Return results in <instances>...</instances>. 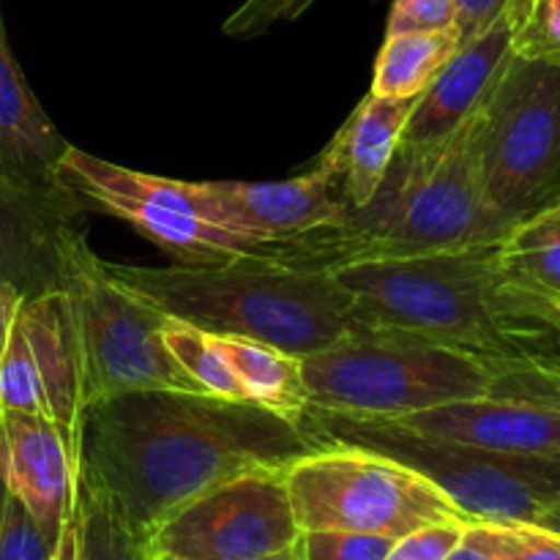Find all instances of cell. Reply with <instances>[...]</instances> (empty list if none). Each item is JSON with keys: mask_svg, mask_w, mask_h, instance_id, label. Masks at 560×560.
<instances>
[{"mask_svg": "<svg viewBox=\"0 0 560 560\" xmlns=\"http://www.w3.org/2000/svg\"><path fill=\"white\" fill-rule=\"evenodd\" d=\"M326 438L252 399L135 392L85 408L80 487L142 541L175 512L246 474L288 470Z\"/></svg>", "mask_w": 560, "mask_h": 560, "instance_id": "obj_1", "label": "cell"}, {"mask_svg": "<svg viewBox=\"0 0 560 560\" xmlns=\"http://www.w3.org/2000/svg\"><path fill=\"white\" fill-rule=\"evenodd\" d=\"M498 244L334 268L364 328L416 334L509 370H560V306L514 282Z\"/></svg>", "mask_w": 560, "mask_h": 560, "instance_id": "obj_2", "label": "cell"}, {"mask_svg": "<svg viewBox=\"0 0 560 560\" xmlns=\"http://www.w3.org/2000/svg\"><path fill=\"white\" fill-rule=\"evenodd\" d=\"M485 107L452 135L432 142H399L370 202L350 208L337 228L290 244H271L266 260L301 271H328L366 260L492 246L514 228L490 208L481 180Z\"/></svg>", "mask_w": 560, "mask_h": 560, "instance_id": "obj_3", "label": "cell"}, {"mask_svg": "<svg viewBox=\"0 0 560 560\" xmlns=\"http://www.w3.org/2000/svg\"><path fill=\"white\" fill-rule=\"evenodd\" d=\"M109 277L162 315L217 337H244L304 359L366 331L355 299L328 271H301L266 257L217 266H120Z\"/></svg>", "mask_w": 560, "mask_h": 560, "instance_id": "obj_4", "label": "cell"}, {"mask_svg": "<svg viewBox=\"0 0 560 560\" xmlns=\"http://www.w3.org/2000/svg\"><path fill=\"white\" fill-rule=\"evenodd\" d=\"M509 366L388 328H366L301 359L312 410L394 421L492 397Z\"/></svg>", "mask_w": 560, "mask_h": 560, "instance_id": "obj_5", "label": "cell"}, {"mask_svg": "<svg viewBox=\"0 0 560 560\" xmlns=\"http://www.w3.org/2000/svg\"><path fill=\"white\" fill-rule=\"evenodd\" d=\"M328 443L370 448L419 470L470 523L534 525L560 536V454H501L421 438L375 419L310 410Z\"/></svg>", "mask_w": 560, "mask_h": 560, "instance_id": "obj_6", "label": "cell"}, {"mask_svg": "<svg viewBox=\"0 0 560 560\" xmlns=\"http://www.w3.org/2000/svg\"><path fill=\"white\" fill-rule=\"evenodd\" d=\"M295 523L304 530H355L402 539L441 523H470L427 476L399 459L326 443L284 470Z\"/></svg>", "mask_w": 560, "mask_h": 560, "instance_id": "obj_7", "label": "cell"}, {"mask_svg": "<svg viewBox=\"0 0 560 560\" xmlns=\"http://www.w3.org/2000/svg\"><path fill=\"white\" fill-rule=\"evenodd\" d=\"M55 180L85 211H102L156 244L175 266L260 257L266 246L213 222L200 184L162 178L85 153L69 145L55 167Z\"/></svg>", "mask_w": 560, "mask_h": 560, "instance_id": "obj_8", "label": "cell"}, {"mask_svg": "<svg viewBox=\"0 0 560 560\" xmlns=\"http://www.w3.org/2000/svg\"><path fill=\"white\" fill-rule=\"evenodd\" d=\"M481 180L509 224L560 200V66L514 55L485 104Z\"/></svg>", "mask_w": 560, "mask_h": 560, "instance_id": "obj_9", "label": "cell"}, {"mask_svg": "<svg viewBox=\"0 0 560 560\" xmlns=\"http://www.w3.org/2000/svg\"><path fill=\"white\" fill-rule=\"evenodd\" d=\"M82 353L85 408L135 392L206 394L164 345L167 315L115 282L93 255L66 290Z\"/></svg>", "mask_w": 560, "mask_h": 560, "instance_id": "obj_10", "label": "cell"}, {"mask_svg": "<svg viewBox=\"0 0 560 560\" xmlns=\"http://www.w3.org/2000/svg\"><path fill=\"white\" fill-rule=\"evenodd\" d=\"M301 536L284 470L246 474L186 503L145 541L184 560H257Z\"/></svg>", "mask_w": 560, "mask_h": 560, "instance_id": "obj_11", "label": "cell"}, {"mask_svg": "<svg viewBox=\"0 0 560 560\" xmlns=\"http://www.w3.org/2000/svg\"><path fill=\"white\" fill-rule=\"evenodd\" d=\"M0 408L47 416L80 459L85 388L69 293L22 301L0 359Z\"/></svg>", "mask_w": 560, "mask_h": 560, "instance_id": "obj_12", "label": "cell"}, {"mask_svg": "<svg viewBox=\"0 0 560 560\" xmlns=\"http://www.w3.org/2000/svg\"><path fill=\"white\" fill-rule=\"evenodd\" d=\"M85 208L58 184H25L0 173V282L22 299L66 293L93 257Z\"/></svg>", "mask_w": 560, "mask_h": 560, "instance_id": "obj_13", "label": "cell"}, {"mask_svg": "<svg viewBox=\"0 0 560 560\" xmlns=\"http://www.w3.org/2000/svg\"><path fill=\"white\" fill-rule=\"evenodd\" d=\"M213 222L257 246L290 244L323 228L345 222L350 206L339 189L337 170L317 159V167L288 180H202Z\"/></svg>", "mask_w": 560, "mask_h": 560, "instance_id": "obj_14", "label": "cell"}, {"mask_svg": "<svg viewBox=\"0 0 560 560\" xmlns=\"http://www.w3.org/2000/svg\"><path fill=\"white\" fill-rule=\"evenodd\" d=\"M0 485L52 541L74 520L80 459L55 421L0 408Z\"/></svg>", "mask_w": 560, "mask_h": 560, "instance_id": "obj_15", "label": "cell"}, {"mask_svg": "<svg viewBox=\"0 0 560 560\" xmlns=\"http://www.w3.org/2000/svg\"><path fill=\"white\" fill-rule=\"evenodd\" d=\"M388 424L421 438L501 454H560V408L509 394L459 399Z\"/></svg>", "mask_w": 560, "mask_h": 560, "instance_id": "obj_16", "label": "cell"}, {"mask_svg": "<svg viewBox=\"0 0 560 560\" xmlns=\"http://www.w3.org/2000/svg\"><path fill=\"white\" fill-rule=\"evenodd\" d=\"M512 58V14L506 11L485 33L459 44L435 82L416 102L402 142L419 145L452 135L485 107Z\"/></svg>", "mask_w": 560, "mask_h": 560, "instance_id": "obj_17", "label": "cell"}, {"mask_svg": "<svg viewBox=\"0 0 560 560\" xmlns=\"http://www.w3.org/2000/svg\"><path fill=\"white\" fill-rule=\"evenodd\" d=\"M413 98H388L370 93L361 98L342 129L334 135L326 151L320 153L323 162L337 170L339 189L350 208H361L370 202L402 142V131L413 113Z\"/></svg>", "mask_w": 560, "mask_h": 560, "instance_id": "obj_18", "label": "cell"}, {"mask_svg": "<svg viewBox=\"0 0 560 560\" xmlns=\"http://www.w3.org/2000/svg\"><path fill=\"white\" fill-rule=\"evenodd\" d=\"M69 145L25 82L0 16V173L25 184H58L55 167Z\"/></svg>", "mask_w": 560, "mask_h": 560, "instance_id": "obj_19", "label": "cell"}, {"mask_svg": "<svg viewBox=\"0 0 560 560\" xmlns=\"http://www.w3.org/2000/svg\"><path fill=\"white\" fill-rule=\"evenodd\" d=\"M217 342L246 392V399L295 424H304L310 419L312 405L304 372H301V359L244 337H217Z\"/></svg>", "mask_w": 560, "mask_h": 560, "instance_id": "obj_20", "label": "cell"}, {"mask_svg": "<svg viewBox=\"0 0 560 560\" xmlns=\"http://www.w3.org/2000/svg\"><path fill=\"white\" fill-rule=\"evenodd\" d=\"M495 252L514 282L560 306V200L520 219Z\"/></svg>", "mask_w": 560, "mask_h": 560, "instance_id": "obj_21", "label": "cell"}, {"mask_svg": "<svg viewBox=\"0 0 560 560\" xmlns=\"http://www.w3.org/2000/svg\"><path fill=\"white\" fill-rule=\"evenodd\" d=\"M457 47V27L435 33H392L377 52L372 93L388 98L421 96Z\"/></svg>", "mask_w": 560, "mask_h": 560, "instance_id": "obj_22", "label": "cell"}, {"mask_svg": "<svg viewBox=\"0 0 560 560\" xmlns=\"http://www.w3.org/2000/svg\"><path fill=\"white\" fill-rule=\"evenodd\" d=\"M164 345L180 370L197 383L206 394L222 399H246V392L241 388L238 377H235L233 366L224 359L222 348H219L217 337L202 328L191 326V323L175 320L167 317L164 320Z\"/></svg>", "mask_w": 560, "mask_h": 560, "instance_id": "obj_23", "label": "cell"}, {"mask_svg": "<svg viewBox=\"0 0 560 560\" xmlns=\"http://www.w3.org/2000/svg\"><path fill=\"white\" fill-rule=\"evenodd\" d=\"M77 560H145L148 547L131 534L104 498L80 487L77 495Z\"/></svg>", "mask_w": 560, "mask_h": 560, "instance_id": "obj_24", "label": "cell"}, {"mask_svg": "<svg viewBox=\"0 0 560 560\" xmlns=\"http://www.w3.org/2000/svg\"><path fill=\"white\" fill-rule=\"evenodd\" d=\"M509 14L514 55L560 66V0H512Z\"/></svg>", "mask_w": 560, "mask_h": 560, "instance_id": "obj_25", "label": "cell"}, {"mask_svg": "<svg viewBox=\"0 0 560 560\" xmlns=\"http://www.w3.org/2000/svg\"><path fill=\"white\" fill-rule=\"evenodd\" d=\"M465 539L492 560H560V536L534 525L470 523Z\"/></svg>", "mask_w": 560, "mask_h": 560, "instance_id": "obj_26", "label": "cell"}, {"mask_svg": "<svg viewBox=\"0 0 560 560\" xmlns=\"http://www.w3.org/2000/svg\"><path fill=\"white\" fill-rule=\"evenodd\" d=\"M49 539L27 509L0 485V560H55Z\"/></svg>", "mask_w": 560, "mask_h": 560, "instance_id": "obj_27", "label": "cell"}, {"mask_svg": "<svg viewBox=\"0 0 560 560\" xmlns=\"http://www.w3.org/2000/svg\"><path fill=\"white\" fill-rule=\"evenodd\" d=\"M392 536L355 534V530H304L306 560H386L394 547Z\"/></svg>", "mask_w": 560, "mask_h": 560, "instance_id": "obj_28", "label": "cell"}, {"mask_svg": "<svg viewBox=\"0 0 560 560\" xmlns=\"http://www.w3.org/2000/svg\"><path fill=\"white\" fill-rule=\"evenodd\" d=\"M317 0H244L233 14L224 20L222 31L233 38H252L268 33L282 22L299 20Z\"/></svg>", "mask_w": 560, "mask_h": 560, "instance_id": "obj_29", "label": "cell"}, {"mask_svg": "<svg viewBox=\"0 0 560 560\" xmlns=\"http://www.w3.org/2000/svg\"><path fill=\"white\" fill-rule=\"evenodd\" d=\"M457 27L454 0H394L386 36L392 33H435Z\"/></svg>", "mask_w": 560, "mask_h": 560, "instance_id": "obj_30", "label": "cell"}, {"mask_svg": "<svg viewBox=\"0 0 560 560\" xmlns=\"http://www.w3.org/2000/svg\"><path fill=\"white\" fill-rule=\"evenodd\" d=\"M470 523H441L427 525L394 541L386 560H446L448 552L463 541Z\"/></svg>", "mask_w": 560, "mask_h": 560, "instance_id": "obj_31", "label": "cell"}, {"mask_svg": "<svg viewBox=\"0 0 560 560\" xmlns=\"http://www.w3.org/2000/svg\"><path fill=\"white\" fill-rule=\"evenodd\" d=\"M454 3H457L459 44H465L485 33L490 25H495L509 11L512 0H454Z\"/></svg>", "mask_w": 560, "mask_h": 560, "instance_id": "obj_32", "label": "cell"}, {"mask_svg": "<svg viewBox=\"0 0 560 560\" xmlns=\"http://www.w3.org/2000/svg\"><path fill=\"white\" fill-rule=\"evenodd\" d=\"M22 293L9 282H0V359L5 353V345H9L11 328H14L16 315H20L22 306Z\"/></svg>", "mask_w": 560, "mask_h": 560, "instance_id": "obj_33", "label": "cell"}, {"mask_svg": "<svg viewBox=\"0 0 560 560\" xmlns=\"http://www.w3.org/2000/svg\"><path fill=\"white\" fill-rule=\"evenodd\" d=\"M446 560H492V558L487 556V552L481 550V547H476L474 541H468L463 536V541H459V545L454 547L452 552H448Z\"/></svg>", "mask_w": 560, "mask_h": 560, "instance_id": "obj_34", "label": "cell"}, {"mask_svg": "<svg viewBox=\"0 0 560 560\" xmlns=\"http://www.w3.org/2000/svg\"><path fill=\"white\" fill-rule=\"evenodd\" d=\"M257 560H306L304 545H301V536L295 541H290L288 547H282V550L268 552V556H262V558H257Z\"/></svg>", "mask_w": 560, "mask_h": 560, "instance_id": "obj_35", "label": "cell"}, {"mask_svg": "<svg viewBox=\"0 0 560 560\" xmlns=\"http://www.w3.org/2000/svg\"><path fill=\"white\" fill-rule=\"evenodd\" d=\"M145 560H184V558H175V556H164V552H148Z\"/></svg>", "mask_w": 560, "mask_h": 560, "instance_id": "obj_36", "label": "cell"}]
</instances>
